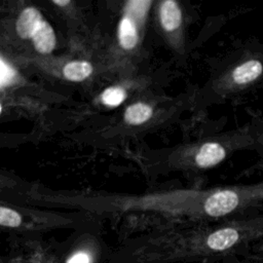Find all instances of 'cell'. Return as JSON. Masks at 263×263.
Instances as JSON below:
<instances>
[{"instance_id":"cell-4","label":"cell","mask_w":263,"mask_h":263,"mask_svg":"<svg viewBox=\"0 0 263 263\" xmlns=\"http://www.w3.org/2000/svg\"><path fill=\"white\" fill-rule=\"evenodd\" d=\"M263 73V65L259 60H248L237 67L231 73L233 83L237 85L249 84L258 79Z\"/></svg>"},{"instance_id":"cell-6","label":"cell","mask_w":263,"mask_h":263,"mask_svg":"<svg viewBox=\"0 0 263 263\" xmlns=\"http://www.w3.org/2000/svg\"><path fill=\"white\" fill-rule=\"evenodd\" d=\"M93 71L92 64L87 61H71L63 67L64 77L73 82H80L87 79Z\"/></svg>"},{"instance_id":"cell-9","label":"cell","mask_w":263,"mask_h":263,"mask_svg":"<svg viewBox=\"0 0 263 263\" xmlns=\"http://www.w3.org/2000/svg\"><path fill=\"white\" fill-rule=\"evenodd\" d=\"M0 69H1V78H0V85L1 89H4L6 86H10L16 81L17 73L15 69L5 61L3 57L0 59Z\"/></svg>"},{"instance_id":"cell-1","label":"cell","mask_w":263,"mask_h":263,"mask_svg":"<svg viewBox=\"0 0 263 263\" xmlns=\"http://www.w3.org/2000/svg\"><path fill=\"white\" fill-rule=\"evenodd\" d=\"M15 31L22 39L30 40L39 53L48 54L55 47V32L36 7L28 6L20 12Z\"/></svg>"},{"instance_id":"cell-11","label":"cell","mask_w":263,"mask_h":263,"mask_svg":"<svg viewBox=\"0 0 263 263\" xmlns=\"http://www.w3.org/2000/svg\"><path fill=\"white\" fill-rule=\"evenodd\" d=\"M67 263H90V257L88 254L80 252L72 256Z\"/></svg>"},{"instance_id":"cell-2","label":"cell","mask_w":263,"mask_h":263,"mask_svg":"<svg viewBox=\"0 0 263 263\" xmlns=\"http://www.w3.org/2000/svg\"><path fill=\"white\" fill-rule=\"evenodd\" d=\"M152 1L132 0L125 3L117 27V39L121 48L133 50L139 43L140 29L146 20Z\"/></svg>"},{"instance_id":"cell-7","label":"cell","mask_w":263,"mask_h":263,"mask_svg":"<svg viewBox=\"0 0 263 263\" xmlns=\"http://www.w3.org/2000/svg\"><path fill=\"white\" fill-rule=\"evenodd\" d=\"M153 115V108L149 104L138 102L128 106L124 111V121L129 125H140L148 121Z\"/></svg>"},{"instance_id":"cell-10","label":"cell","mask_w":263,"mask_h":263,"mask_svg":"<svg viewBox=\"0 0 263 263\" xmlns=\"http://www.w3.org/2000/svg\"><path fill=\"white\" fill-rule=\"evenodd\" d=\"M22 223L21 215L10 209L2 205L0 208V224L5 227H17Z\"/></svg>"},{"instance_id":"cell-12","label":"cell","mask_w":263,"mask_h":263,"mask_svg":"<svg viewBox=\"0 0 263 263\" xmlns=\"http://www.w3.org/2000/svg\"><path fill=\"white\" fill-rule=\"evenodd\" d=\"M52 3L60 6V7H65L67 5H69L71 3V1L70 0H53Z\"/></svg>"},{"instance_id":"cell-8","label":"cell","mask_w":263,"mask_h":263,"mask_svg":"<svg viewBox=\"0 0 263 263\" xmlns=\"http://www.w3.org/2000/svg\"><path fill=\"white\" fill-rule=\"evenodd\" d=\"M101 102L108 107H117L126 99V90L118 85L110 86L101 93Z\"/></svg>"},{"instance_id":"cell-3","label":"cell","mask_w":263,"mask_h":263,"mask_svg":"<svg viewBox=\"0 0 263 263\" xmlns=\"http://www.w3.org/2000/svg\"><path fill=\"white\" fill-rule=\"evenodd\" d=\"M226 156L224 146L217 142H206L202 144L197 150L194 160L197 166L208 168L221 162Z\"/></svg>"},{"instance_id":"cell-5","label":"cell","mask_w":263,"mask_h":263,"mask_svg":"<svg viewBox=\"0 0 263 263\" xmlns=\"http://www.w3.org/2000/svg\"><path fill=\"white\" fill-rule=\"evenodd\" d=\"M159 21L164 31H176L182 23V11L179 3L175 0L162 1L159 6Z\"/></svg>"}]
</instances>
